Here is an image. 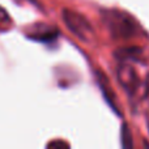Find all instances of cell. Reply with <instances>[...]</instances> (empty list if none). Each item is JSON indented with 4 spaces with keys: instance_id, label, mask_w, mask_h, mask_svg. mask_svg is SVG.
Masks as SVG:
<instances>
[{
    "instance_id": "3957f363",
    "label": "cell",
    "mask_w": 149,
    "mask_h": 149,
    "mask_svg": "<svg viewBox=\"0 0 149 149\" xmlns=\"http://www.w3.org/2000/svg\"><path fill=\"white\" fill-rule=\"evenodd\" d=\"M30 38L36 39V41H41V42H52L58 38V30L56 29L47 28L45 30H38L36 33L30 34Z\"/></svg>"
},
{
    "instance_id": "6da1fadb",
    "label": "cell",
    "mask_w": 149,
    "mask_h": 149,
    "mask_svg": "<svg viewBox=\"0 0 149 149\" xmlns=\"http://www.w3.org/2000/svg\"><path fill=\"white\" fill-rule=\"evenodd\" d=\"M103 18L107 25L110 33L114 37L128 38L135 36L137 31V25L135 20L127 13H122L118 10H109L103 13Z\"/></svg>"
},
{
    "instance_id": "7a4b0ae2",
    "label": "cell",
    "mask_w": 149,
    "mask_h": 149,
    "mask_svg": "<svg viewBox=\"0 0 149 149\" xmlns=\"http://www.w3.org/2000/svg\"><path fill=\"white\" fill-rule=\"evenodd\" d=\"M62 17H63V21H64L65 26L72 31L77 38L86 42V43L92 42L94 30H93L92 25L89 24V21H88L84 16L74 12V10H71V9L65 8V9H63Z\"/></svg>"
}]
</instances>
